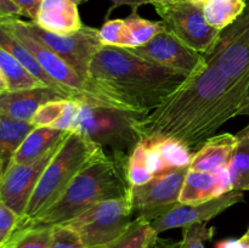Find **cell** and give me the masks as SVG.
Returning a JSON list of instances; mask_svg holds the SVG:
<instances>
[{"mask_svg": "<svg viewBox=\"0 0 249 248\" xmlns=\"http://www.w3.org/2000/svg\"><path fill=\"white\" fill-rule=\"evenodd\" d=\"M246 94L218 65L208 62L158 108L135 117L134 129L142 142L174 139L195 153L226 122L241 116Z\"/></svg>", "mask_w": 249, "mask_h": 248, "instance_id": "1", "label": "cell"}, {"mask_svg": "<svg viewBox=\"0 0 249 248\" xmlns=\"http://www.w3.org/2000/svg\"><path fill=\"white\" fill-rule=\"evenodd\" d=\"M190 75L150 62L129 49L102 46L91 61L89 79L125 105L146 116L182 87Z\"/></svg>", "mask_w": 249, "mask_h": 248, "instance_id": "2", "label": "cell"}, {"mask_svg": "<svg viewBox=\"0 0 249 248\" xmlns=\"http://www.w3.org/2000/svg\"><path fill=\"white\" fill-rule=\"evenodd\" d=\"M128 158L129 156L108 155L106 151H101L75 175L50 207L31 220H19L17 229L62 225L97 202L129 194Z\"/></svg>", "mask_w": 249, "mask_h": 248, "instance_id": "3", "label": "cell"}, {"mask_svg": "<svg viewBox=\"0 0 249 248\" xmlns=\"http://www.w3.org/2000/svg\"><path fill=\"white\" fill-rule=\"evenodd\" d=\"M101 151L105 150L88 136L78 131H68L39 177L21 220H31L43 213L62 195L75 175Z\"/></svg>", "mask_w": 249, "mask_h": 248, "instance_id": "4", "label": "cell"}, {"mask_svg": "<svg viewBox=\"0 0 249 248\" xmlns=\"http://www.w3.org/2000/svg\"><path fill=\"white\" fill-rule=\"evenodd\" d=\"M0 24L9 29L33 53L46 74L65 90L71 100H75L90 106L107 107L133 113L125 105L104 91L92 80L85 79L78 74L63 58L53 53L40 41L34 39L24 28L23 21L19 17L5 19L0 22Z\"/></svg>", "mask_w": 249, "mask_h": 248, "instance_id": "5", "label": "cell"}, {"mask_svg": "<svg viewBox=\"0 0 249 248\" xmlns=\"http://www.w3.org/2000/svg\"><path fill=\"white\" fill-rule=\"evenodd\" d=\"M134 214L131 194L97 202L68 223L88 248H107L130 228Z\"/></svg>", "mask_w": 249, "mask_h": 248, "instance_id": "6", "label": "cell"}, {"mask_svg": "<svg viewBox=\"0 0 249 248\" xmlns=\"http://www.w3.org/2000/svg\"><path fill=\"white\" fill-rule=\"evenodd\" d=\"M135 117L141 116L82 104L73 131L82 133L105 151L108 148L113 155L129 156L140 142L134 129Z\"/></svg>", "mask_w": 249, "mask_h": 248, "instance_id": "7", "label": "cell"}, {"mask_svg": "<svg viewBox=\"0 0 249 248\" xmlns=\"http://www.w3.org/2000/svg\"><path fill=\"white\" fill-rule=\"evenodd\" d=\"M156 12L185 45L208 55L218 41L220 32L207 23L199 5L189 0H172L153 4Z\"/></svg>", "mask_w": 249, "mask_h": 248, "instance_id": "8", "label": "cell"}, {"mask_svg": "<svg viewBox=\"0 0 249 248\" xmlns=\"http://www.w3.org/2000/svg\"><path fill=\"white\" fill-rule=\"evenodd\" d=\"M29 34L66 61L78 74L89 79V68L97 51L102 48L99 29L83 26L70 34H55L36 26L33 21H23Z\"/></svg>", "mask_w": 249, "mask_h": 248, "instance_id": "9", "label": "cell"}, {"mask_svg": "<svg viewBox=\"0 0 249 248\" xmlns=\"http://www.w3.org/2000/svg\"><path fill=\"white\" fill-rule=\"evenodd\" d=\"M243 14L220 32L218 41L206 55L231 80L247 91L249 88V0Z\"/></svg>", "mask_w": 249, "mask_h": 248, "instance_id": "10", "label": "cell"}, {"mask_svg": "<svg viewBox=\"0 0 249 248\" xmlns=\"http://www.w3.org/2000/svg\"><path fill=\"white\" fill-rule=\"evenodd\" d=\"M189 167L153 177L146 184L130 187L133 211L136 218L151 223L168 213L179 202L180 192Z\"/></svg>", "mask_w": 249, "mask_h": 248, "instance_id": "11", "label": "cell"}, {"mask_svg": "<svg viewBox=\"0 0 249 248\" xmlns=\"http://www.w3.org/2000/svg\"><path fill=\"white\" fill-rule=\"evenodd\" d=\"M129 50L150 62L190 77L198 74L208 65L206 56L185 45L167 26L148 43Z\"/></svg>", "mask_w": 249, "mask_h": 248, "instance_id": "12", "label": "cell"}, {"mask_svg": "<svg viewBox=\"0 0 249 248\" xmlns=\"http://www.w3.org/2000/svg\"><path fill=\"white\" fill-rule=\"evenodd\" d=\"M58 145L33 162L24 164H7L5 168L0 184V201L19 216L24 214L39 177L55 155Z\"/></svg>", "mask_w": 249, "mask_h": 248, "instance_id": "13", "label": "cell"}, {"mask_svg": "<svg viewBox=\"0 0 249 248\" xmlns=\"http://www.w3.org/2000/svg\"><path fill=\"white\" fill-rule=\"evenodd\" d=\"M243 199L242 191H230L209 201L195 204L178 203L168 213L151 221L153 230L160 235L163 231L186 228L192 224L207 223Z\"/></svg>", "mask_w": 249, "mask_h": 248, "instance_id": "14", "label": "cell"}, {"mask_svg": "<svg viewBox=\"0 0 249 248\" xmlns=\"http://www.w3.org/2000/svg\"><path fill=\"white\" fill-rule=\"evenodd\" d=\"M230 191H232V189L228 167L214 172H196L189 169L182 184L179 202L185 204L201 203Z\"/></svg>", "mask_w": 249, "mask_h": 248, "instance_id": "15", "label": "cell"}, {"mask_svg": "<svg viewBox=\"0 0 249 248\" xmlns=\"http://www.w3.org/2000/svg\"><path fill=\"white\" fill-rule=\"evenodd\" d=\"M61 99L66 97L45 85L32 89L5 90L0 92V113L18 121L31 122L41 105Z\"/></svg>", "mask_w": 249, "mask_h": 248, "instance_id": "16", "label": "cell"}, {"mask_svg": "<svg viewBox=\"0 0 249 248\" xmlns=\"http://www.w3.org/2000/svg\"><path fill=\"white\" fill-rule=\"evenodd\" d=\"M33 22L55 34H70L84 26L78 5L72 0H41Z\"/></svg>", "mask_w": 249, "mask_h": 248, "instance_id": "17", "label": "cell"}, {"mask_svg": "<svg viewBox=\"0 0 249 248\" xmlns=\"http://www.w3.org/2000/svg\"><path fill=\"white\" fill-rule=\"evenodd\" d=\"M143 143L146 146L148 168L153 177L186 168L191 163L194 153L184 143L174 139H160Z\"/></svg>", "mask_w": 249, "mask_h": 248, "instance_id": "18", "label": "cell"}, {"mask_svg": "<svg viewBox=\"0 0 249 248\" xmlns=\"http://www.w3.org/2000/svg\"><path fill=\"white\" fill-rule=\"evenodd\" d=\"M236 143V135L230 133L215 134L192 155L189 169L196 172H214L228 167Z\"/></svg>", "mask_w": 249, "mask_h": 248, "instance_id": "19", "label": "cell"}, {"mask_svg": "<svg viewBox=\"0 0 249 248\" xmlns=\"http://www.w3.org/2000/svg\"><path fill=\"white\" fill-rule=\"evenodd\" d=\"M67 133L51 126H36L26 136L9 164H24L38 159L56 147L66 138Z\"/></svg>", "mask_w": 249, "mask_h": 248, "instance_id": "20", "label": "cell"}, {"mask_svg": "<svg viewBox=\"0 0 249 248\" xmlns=\"http://www.w3.org/2000/svg\"><path fill=\"white\" fill-rule=\"evenodd\" d=\"M0 48L5 49L6 51H9L15 58L18 60V62L31 73L33 77H36V79L40 83H43L45 87L51 88V89L56 90L60 94H62L66 99H70L67 94H66L65 90L60 87L56 82H53L50 77L45 73V71L41 68V66L39 65V62L36 61V58L34 57L33 53L11 33L7 28H5L2 24H0ZM71 100V99H70Z\"/></svg>", "mask_w": 249, "mask_h": 248, "instance_id": "21", "label": "cell"}, {"mask_svg": "<svg viewBox=\"0 0 249 248\" xmlns=\"http://www.w3.org/2000/svg\"><path fill=\"white\" fill-rule=\"evenodd\" d=\"M34 128L36 126L31 122L18 121L0 113V160L5 168Z\"/></svg>", "mask_w": 249, "mask_h": 248, "instance_id": "22", "label": "cell"}, {"mask_svg": "<svg viewBox=\"0 0 249 248\" xmlns=\"http://www.w3.org/2000/svg\"><path fill=\"white\" fill-rule=\"evenodd\" d=\"M228 169L231 189L233 191H249V125L237 134Z\"/></svg>", "mask_w": 249, "mask_h": 248, "instance_id": "23", "label": "cell"}, {"mask_svg": "<svg viewBox=\"0 0 249 248\" xmlns=\"http://www.w3.org/2000/svg\"><path fill=\"white\" fill-rule=\"evenodd\" d=\"M246 0H203L201 4L207 23L218 31L232 24L245 11Z\"/></svg>", "mask_w": 249, "mask_h": 248, "instance_id": "24", "label": "cell"}, {"mask_svg": "<svg viewBox=\"0 0 249 248\" xmlns=\"http://www.w3.org/2000/svg\"><path fill=\"white\" fill-rule=\"evenodd\" d=\"M0 72L6 80L7 90L32 89L44 85L33 77L17 58L2 48H0Z\"/></svg>", "mask_w": 249, "mask_h": 248, "instance_id": "25", "label": "cell"}, {"mask_svg": "<svg viewBox=\"0 0 249 248\" xmlns=\"http://www.w3.org/2000/svg\"><path fill=\"white\" fill-rule=\"evenodd\" d=\"M157 238L158 233L148 221L135 218L126 232L108 248H151Z\"/></svg>", "mask_w": 249, "mask_h": 248, "instance_id": "26", "label": "cell"}, {"mask_svg": "<svg viewBox=\"0 0 249 248\" xmlns=\"http://www.w3.org/2000/svg\"><path fill=\"white\" fill-rule=\"evenodd\" d=\"M126 27L130 33L133 48L143 45L148 43L153 36L157 35L160 32L165 28L163 21H150L138 14V11H131L128 17L124 18ZM131 48V49H133Z\"/></svg>", "mask_w": 249, "mask_h": 248, "instance_id": "27", "label": "cell"}, {"mask_svg": "<svg viewBox=\"0 0 249 248\" xmlns=\"http://www.w3.org/2000/svg\"><path fill=\"white\" fill-rule=\"evenodd\" d=\"M51 228L16 229L1 248H49Z\"/></svg>", "mask_w": 249, "mask_h": 248, "instance_id": "28", "label": "cell"}, {"mask_svg": "<svg viewBox=\"0 0 249 248\" xmlns=\"http://www.w3.org/2000/svg\"><path fill=\"white\" fill-rule=\"evenodd\" d=\"M126 177H128L129 186L135 187L146 184L153 177L150 172L146 155V146L143 142H139L129 155L126 163Z\"/></svg>", "mask_w": 249, "mask_h": 248, "instance_id": "29", "label": "cell"}, {"mask_svg": "<svg viewBox=\"0 0 249 248\" xmlns=\"http://www.w3.org/2000/svg\"><path fill=\"white\" fill-rule=\"evenodd\" d=\"M99 36L102 46L123 49L133 48L130 33L124 18L107 19L99 29Z\"/></svg>", "mask_w": 249, "mask_h": 248, "instance_id": "30", "label": "cell"}, {"mask_svg": "<svg viewBox=\"0 0 249 248\" xmlns=\"http://www.w3.org/2000/svg\"><path fill=\"white\" fill-rule=\"evenodd\" d=\"M70 99H61V100H53L46 104L41 105L31 119V123L34 126H51L57 122L65 109L66 102Z\"/></svg>", "mask_w": 249, "mask_h": 248, "instance_id": "31", "label": "cell"}, {"mask_svg": "<svg viewBox=\"0 0 249 248\" xmlns=\"http://www.w3.org/2000/svg\"><path fill=\"white\" fill-rule=\"evenodd\" d=\"M214 228H208L207 223L192 224L184 228L182 231V246L184 248H206V241L212 240Z\"/></svg>", "mask_w": 249, "mask_h": 248, "instance_id": "32", "label": "cell"}, {"mask_svg": "<svg viewBox=\"0 0 249 248\" xmlns=\"http://www.w3.org/2000/svg\"><path fill=\"white\" fill-rule=\"evenodd\" d=\"M49 248H88L80 236L67 225H55L51 228Z\"/></svg>", "mask_w": 249, "mask_h": 248, "instance_id": "33", "label": "cell"}, {"mask_svg": "<svg viewBox=\"0 0 249 248\" xmlns=\"http://www.w3.org/2000/svg\"><path fill=\"white\" fill-rule=\"evenodd\" d=\"M19 220L21 216L0 201V248L10 240Z\"/></svg>", "mask_w": 249, "mask_h": 248, "instance_id": "34", "label": "cell"}, {"mask_svg": "<svg viewBox=\"0 0 249 248\" xmlns=\"http://www.w3.org/2000/svg\"><path fill=\"white\" fill-rule=\"evenodd\" d=\"M80 106H82V102L75 101V100H67L62 114L57 119V122L53 124V128L63 131L74 130L75 123H77L78 116H79L80 112Z\"/></svg>", "mask_w": 249, "mask_h": 248, "instance_id": "35", "label": "cell"}, {"mask_svg": "<svg viewBox=\"0 0 249 248\" xmlns=\"http://www.w3.org/2000/svg\"><path fill=\"white\" fill-rule=\"evenodd\" d=\"M11 1L19 7L22 16L28 17L31 21L36 18L41 4V0H11Z\"/></svg>", "mask_w": 249, "mask_h": 248, "instance_id": "36", "label": "cell"}, {"mask_svg": "<svg viewBox=\"0 0 249 248\" xmlns=\"http://www.w3.org/2000/svg\"><path fill=\"white\" fill-rule=\"evenodd\" d=\"M21 16L22 12L19 7L11 0H0V22Z\"/></svg>", "mask_w": 249, "mask_h": 248, "instance_id": "37", "label": "cell"}, {"mask_svg": "<svg viewBox=\"0 0 249 248\" xmlns=\"http://www.w3.org/2000/svg\"><path fill=\"white\" fill-rule=\"evenodd\" d=\"M112 1V6L109 7L108 11L106 14V21L108 19L109 15L113 10L118 9L119 6H129L130 7L131 11H138V9L142 5H152V1L151 0H111Z\"/></svg>", "mask_w": 249, "mask_h": 248, "instance_id": "38", "label": "cell"}, {"mask_svg": "<svg viewBox=\"0 0 249 248\" xmlns=\"http://www.w3.org/2000/svg\"><path fill=\"white\" fill-rule=\"evenodd\" d=\"M215 248H249V238L243 235L241 238L219 241L215 245Z\"/></svg>", "mask_w": 249, "mask_h": 248, "instance_id": "39", "label": "cell"}, {"mask_svg": "<svg viewBox=\"0 0 249 248\" xmlns=\"http://www.w3.org/2000/svg\"><path fill=\"white\" fill-rule=\"evenodd\" d=\"M151 248H184L181 241H170V240H162L158 237L155 245Z\"/></svg>", "mask_w": 249, "mask_h": 248, "instance_id": "40", "label": "cell"}, {"mask_svg": "<svg viewBox=\"0 0 249 248\" xmlns=\"http://www.w3.org/2000/svg\"><path fill=\"white\" fill-rule=\"evenodd\" d=\"M241 116H249V88L247 90V94H246L245 102H243L242 111H241Z\"/></svg>", "mask_w": 249, "mask_h": 248, "instance_id": "41", "label": "cell"}, {"mask_svg": "<svg viewBox=\"0 0 249 248\" xmlns=\"http://www.w3.org/2000/svg\"><path fill=\"white\" fill-rule=\"evenodd\" d=\"M5 90H7L6 80H5V78L2 77L1 72H0V92H1V91H5Z\"/></svg>", "mask_w": 249, "mask_h": 248, "instance_id": "42", "label": "cell"}, {"mask_svg": "<svg viewBox=\"0 0 249 248\" xmlns=\"http://www.w3.org/2000/svg\"><path fill=\"white\" fill-rule=\"evenodd\" d=\"M5 172V164L0 160V184H1V179H2V175H4Z\"/></svg>", "mask_w": 249, "mask_h": 248, "instance_id": "43", "label": "cell"}, {"mask_svg": "<svg viewBox=\"0 0 249 248\" xmlns=\"http://www.w3.org/2000/svg\"><path fill=\"white\" fill-rule=\"evenodd\" d=\"M189 1H191V2H194V4L199 5V6H201V4L203 2V0H189Z\"/></svg>", "mask_w": 249, "mask_h": 248, "instance_id": "44", "label": "cell"}, {"mask_svg": "<svg viewBox=\"0 0 249 248\" xmlns=\"http://www.w3.org/2000/svg\"><path fill=\"white\" fill-rule=\"evenodd\" d=\"M152 1V5L155 4V2H160V1H172V0H151Z\"/></svg>", "mask_w": 249, "mask_h": 248, "instance_id": "45", "label": "cell"}, {"mask_svg": "<svg viewBox=\"0 0 249 248\" xmlns=\"http://www.w3.org/2000/svg\"><path fill=\"white\" fill-rule=\"evenodd\" d=\"M72 1H74L77 5H79V4H82V2H84L85 0H72Z\"/></svg>", "mask_w": 249, "mask_h": 248, "instance_id": "46", "label": "cell"}, {"mask_svg": "<svg viewBox=\"0 0 249 248\" xmlns=\"http://www.w3.org/2000/svg\"><path fill=\"white\" fill-rule=\"evenodd\" d=\"M245 236H246V237H248V238H249V228H248L247 232H246V233H245Z\"/></svg>", "mask_w": 249, "mask_h": 248, "instance_id": "47", "label": "cell"}, {"mask_svg": "<svg viewBox=\"0 0 249 248\" xmlns=\"http://www.w3.org/2000/svg\"><path fill=\"white\" fill-rule=\"evenodd\" d=\"M107 248H108V247H107Z\"/></svg>", "mask_w": 249, "mask_h": 248, "instance_id": "48", "label": "cell"}]
</instances>
